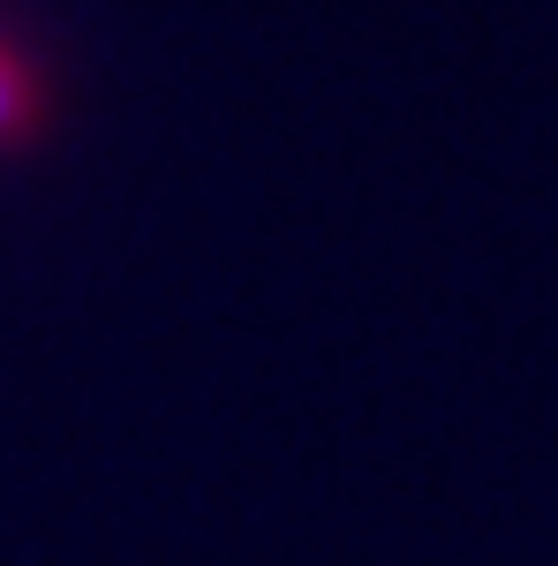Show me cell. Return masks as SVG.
Returning <instances> with one entry per match:
<instances>
[{"instance_id":"6da1fadb","label":"cell","mask_w":558,"mask_h":566,"mask_svg":"<svg viewBox=\"0 0 558 566\" xmlns=\"http://www.w3.org/2000/svg\"><path fill=\"white\" fill-rule=\"evenodd\" d=\"M39 129V84H31V69L0 45V144H15V136Z\"/></svg>"}]
</instances>
